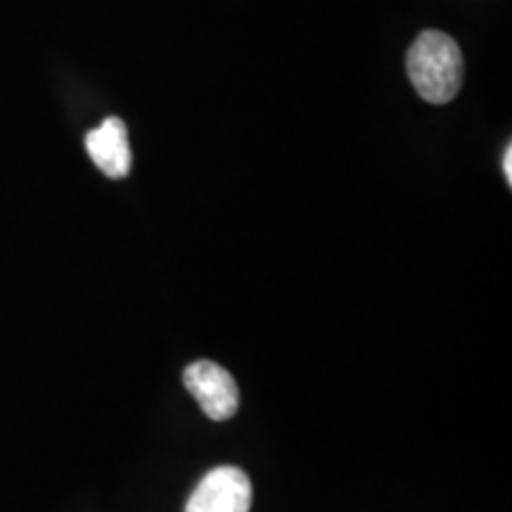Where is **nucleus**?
<instances>
[{"mask_svg":"<svg viewBox=\"0 0 512 512\" xmlns=\"http://www.w3.org/2000/svg\"><path fill=\"white\" fill-rule=\"evenodd\" d=\"M503 169H505V181L512 183V147H505V159H503Z\"/></svg>","mask_w":512,"mask_h":512,"instance_id":"obj_5","label":"nucleus"},{"mask_svg":"<svg viewBox=\"0 0 512 512\" xmlns=\"http://www.w3.org/2000/svg\"><path fill=\"white\" fill-rule=\"evenodd\" d=\"M86 150L95 166L110 178H126L131 171V147L126 124L117 117L105 119L86 136Z\"/></svg>","mask_w":512,"mask_h":512,"instance_id":"obj_4","label":"nucleus"},{"mask_svg":"<svg viewBox=\"0 0 512 512\" xmlns=\"http://www.w3.org/2000/svg\"><path fill=\"white\" fill-rule=\"evenodd\" d=\"M406 72L422 100L446 105L463 86L465 60L451 36L441 31H422L406 55Z\"/></svg>","mask_w":512,"mask_h":512,"instance_id":"obj_1","label":"nucleus"},{"mask_svg":"<svg viewBox=\"0 0 512 512\" xmlns=\"http://www.w3.org/2000/svg\"><path fill=\"white\" fill-rule=\"evenodd\" d=\"M252 484L240 467L223 465L211 470L197 484L185 505V512H249Z\"/></svg>","mask_w":512,"mask_h":512,"instance_id":"obj_3","label":"nucleus"},{"mask_svg":"<svg viewBox=\"0 0 512 512\" xmlns=\"http://www.w3.org/2000/svg\"><path fill=\"white\" fill-rule=\"evenodd\" d=\"M185 387L200 403L207 418L221 422L233 418L240 408V389L233 375L219 363L197 361L185 368Z\"/></svg>","mask_w":512,"mask_h":512,"instance_id":"obj_2","label":"nucleus"}]
</instances>
